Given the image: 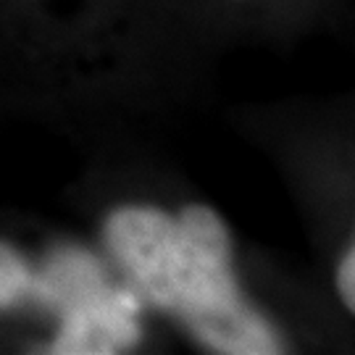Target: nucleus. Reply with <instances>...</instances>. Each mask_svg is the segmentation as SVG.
<instances>
[{
  "mask_svg": "<svg viewBox=\"0 0 355 355\" xmlns=\"http://www.w3.org/2000/svg\"><path fill=\"white\" fill-rule=\"evenodd\" d=\"M108 258L142 303L174 316L218 355H279L287 343L274 321L242 292L234 237L211 205L179 214L127 203L103 221Z\"/></svg>",
  "mask_w": 355,
  "mask_h": 355,
  "instance_id": "1",
  "label": "nucleus"
},
{
  "mask_svg": "<svg viewBox=\"0 0 355 355\" xmlns=\"http://www.w3.org/2000/svg\"><path fill=\"white\" fill-rule=\"evenodd\" d=\"M142 300L129 287H111L76 297L61 311V327L51 343L53 355H116L140 343Z\"/></svg>",
  "mask_w": 355,
  "mask_h": 355,
  "instance_id": "2",
  "label": "nucleus"
},
{
  "mask_svg": "<svg viewBox=\"0 0 355 355\" xmlns=\"http://www.w3.org/2000/svg\"><path fill=\"white\" fill-rule=\"evenodd\" d=\"M40 266L16 245L0 240V313L37 303Z\"/></svg>",
  "mask_w": 355,
  "mask_h": 355,
  "instance_id": "3",
  "label": "nucleus"
},
{
  "mask_svg": "<svg viewBox=\"0 0 355 355\" xmlns=\"http://www.w3.org/2000/svg\"><path fill=\"white\" fill-rule=\"evenodd\" d=\"M355 248L347 245V250L343 253L340 263H337V292L343 305L353 313L355 311Z\"/></svg>",
  "mask_w": 355,
  "mask_h": 355,
  "instance_id": "4",
  "label": "nucleus"
}]
</instances>
